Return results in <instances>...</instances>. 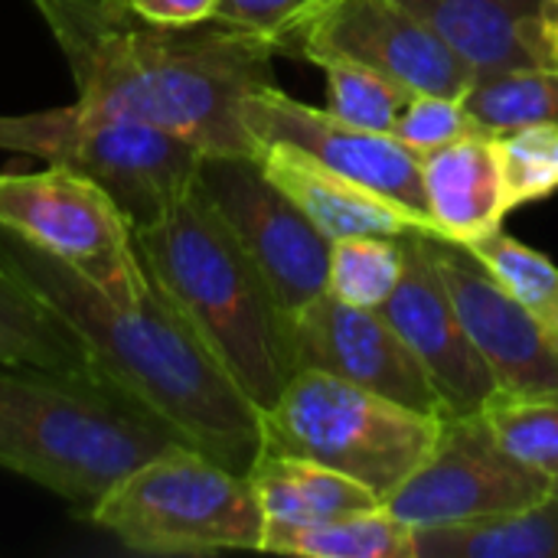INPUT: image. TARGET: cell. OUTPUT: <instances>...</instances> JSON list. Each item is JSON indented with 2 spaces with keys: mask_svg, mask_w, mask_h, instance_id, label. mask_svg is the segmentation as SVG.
<instances>
[{
  "mask_svg": "<svg viewBox=\"0 0 558 558\" xmlns=\"http://www.w3.org/2000/svg\"><path fill=\"white\" fill-rule=\"evenodd\" d=\"M556 3H558V0H556Z\"/></svg>",
  "mask_w": 558,
  "mask_h": 558,
  "instance_id": "34",
  "label": "cell"
},
{
  "mask_svg": "<svg viewBox=\"0 0 558 558\" xmlns=\"http://www.w3.org/2000/svg\"><path fill=\"white\" fill-rule=\"evenodd\" d=\"M0 229L69 265L121 304L150 291L131 219L101 183L72 167L0 173Z\"/></svg>",
  "mask_w": 558,
  "mask_h": 558,
  "instance_id": "8",
  "label": "cell"
},
{
  "mask_svg": "<svg viewBox=\"0 0 558 558\" xmlns=\"http://www.w3.org/2000/svg\"><path fill=\"white\" fill-rule=\"evenodd\" d=\"M265 177L291 196V203L333 242L347 235H409L428 232L438 239L432 219L412 213L409 206L324 167L320 160L288 147L262 144L255 154Z\"/></svg>",
  "mask_w": 558,
  "mask_h": 558,
  "instance_id": "16",
  "label": "cell"
},
{
  "mask_svg": "<svg viewBox=\"0 0 558 558\" xmlns=\"http://www.w3.org/2000/svg\"><path fill=\"white\" fill-rule=\"evenodd\" d=\"M258 553L301 558H412V526L399 523L386 507H379L324 523L265 526Z\"/></svg>",
  "mask_w": 558,
  "mask_h": 558,
  "instance_id": "22",
  "label": "cell"
},
{
  "mask_svg": "<svg viewBox=\"0 0 558 558\" xmlns=\"http://www.w3.org/2000/svg\"><path fill=\"white\" fill-rule=\"evenodd\" d=\"M248 484L265 513V526H304L379 510L383 500L360 481L288 451L265 448Z\"/></svg>",
  "mask_w": 558,
  "mask_h": 558,
  "instance_id": "19",
  "label": "cell"
},
{
  "mask_svg": "<svg viewBox=\"0 0 558 558\" xmlns=\"http://www.w3.org/2000/svg\"><path fill=\"white\" fill-rule=\"evenodd\" d=\"M425 20L474 72L546 65L543 13L549 0H399Z\"/></svg>",
  "mask_w": 558,
  "mask_h": 558,
  "instance_id": "17",
  "label": "cell"
},
{
  "mask_svg": "<svg viewBox=\"0 0 558 558\" xmlns=\"http://www.w3.org/2000/svg\"><path fill=\"white\" fill-rule=\"evenodd\" d=\"M340 52L412 95H464L474 69L399 0H330L291 43L288 56Z\"/></svg>",
  "mask_w": 558,
  "mask_h": 558,
  "instance_id": "12",
  "label": "cell"
},
{
  "mask_svg": "<svg viewBox=\"0 0 558 558\" xmlns=\"http://www.w3.org/2000/svg\"><path fill=\"white\" fill-rule=\"evenodd\" d=\"M412 558H558V494L510 513L412 530Z\"/></svg>",
  "mask_w": 558,
  "mask_h": 558,
  "instance_id": "20",
  "label": "cell"
},
{
  "mask_svg": "<svg viewBox=\"0 0 558 558\" xmlns=\"http://www.w3.org/2000/svg\"><path fill=\"white\" fill-rule=\"evenodd\" d=\"M392 134L409 150H415L422 157V154H432L438 147H448V144L461 141V137L484 134V131L471 118L461 95H428V92H422V95H412L405 101V108L399 111V118L392 124Z\"/></svg>",
  "mask_w": 558,
  "mask_h": 558,
  "instance_id": "29",
  "label": "cell"
},
{
  "mask_svg": "<svg viewBox=\"0 0 558 558\" xmlns=\"http://www.w3.org/2000/svg\"><path fill=\"white\" fill-rule=\"evenodd\" d=\"M144 20L167 26H193L213 16L219 0H128Z\"/></svg>",
  "mask_w": 558,
  "mask_h": 558,
  "instance_id": "31",
  "label": "cell"
},
{
  "mask_svg": "<svg viewBox=\"0 0 558 558\" xmlns=\"http://www.w3.org/2000/svg\"><path fill=\"white\" fill-rule=\"evenodd\" d=\"M88 517L141 556L262 549L265 536V513L248 477L190 445H173L134 468Z\"/></svg>",
  "mask_w": 558,
  "mask_h": 558,
  "instance_id": "5",
  "label": "cell"
},
{
  "mask_svg": "<svg viewBox=\"0 0 558 558\" xmlns=\"http://www.w3.org/2000/svg\"><path fill=\"white\" fill-rule=\"evenodd\" d=\"M262 418L265 448L320 461L379 500L418 471L445 425V415L415 412L320 369H298Z\"/></svg>",
  "mask_w": 558,
  "mask_h": 558,
  "instance_id": "6",
  "label": "cell"
},
{
  "mask_svg": "<svg viewBox=\"0 0 558 558\" xmlns=\"http://www.w3.org/2000/svg\"><path fill=\"white\" fill-rule=\"evenodd\" d=\"M553 490H556V494H558V481H556V487H553Z\"/></svg>",
  "mask_w": 558,
  "mask_h": 558,
  "instance_id": "33",
  "label": "cell"
},
{
  "mask_svg": "<svg viewBox=\"0 0 558 558\" xmlns=\"http://www.w3.org/2000/svg\"><path fill=\"white\" fill-rule=\"evenodd\" d=\"M0 150L72 167L101 183L131 226L157 222L199 177L203 150L183 137L92 105L0 114Z\"/></svg>",
  "mask_w": 558,
  "mask_h": 558,
  "instance_id": "7",
  "label": "cell"
},
{
  "mask_svg": "<svg viewBox=\"0 0 558 558\" xmlns=\"http://www.w3.org/2000/svg\"><path fill=\"white\" fill-rule=\"evenodd\" d=\"M543 56H546V65L558 69V3L549 0L546 13H543Z\"/></svg>",
  "mask_w": 558,
  "mask_h": 558,
  "instance_id": "32",
  "label": "cell"
},
{
  "mask_svg": "<svg viewBox=\"0 0 558 558\" xmlns=\"http://www.w3.org/2000/svg\"><path fill=\"white\" fill-rule=\"evenodd\" d=\"M173 445L183 441L98 369L0 366V468L82 510Z\"/></svg>",
  "mask_w": 558,
  "mask_h": 558,
  "instance_id": "4",
  "label": "cell"
},
{
  "mask_svg": "<svg viewBox=\"0 0 558 558\" xmlns=\"http://www.w3.org/2000/svg\"><path fill=\"white\" fill-rule=\"evenodd\" d=\"M304 62H314L327 75V95H330V111L356 128L369 131H392L399 111L412 98L409 88L399 82L386 78L383 72L347 59L340 52H324L311 49L304 52Z\"/></svg>",
  "mask_w": 558,
  "mask_h": 558,
  "instance_id": "26",
  "label": "cell"
},
{
  "mask_svg": "<svg viewBox=\"0 0 558 558\" xmlns=\"http://www.w3.org/2000/svg\"><path fill=\"white\" fill-rule=\"evenodd\" d=\"M464 105L490 137L530 124H558V69H490L474 72Z\"/></svg>",
  "mask_w": 558,
  "mask_h": 558,
  "instance_id": "23",
  "label": "cell"
},
{
  "mask_svg": "<svg viewBox=\"0 0 558 558\" xmlns=\"http://www.w3.org/2000/svg\"><path fill=\"white\" fill-rule=\"evenodd\" d=\"M405 268L402 235H347L330 242L327 294L343 304L379 311Z\"/></svg>",
  "mask_w": 558,
  "mask_h": 558,
  "instance_id": "25",
  "label": "cell"
},
{
  "mask_svg": "<svg viewBox=\"0 0 558 558\" xmlns=\"http://www.w3.org/2000/svg\"><path fill=\"white\" fill-rule=\"evenodd\" d=\"M196 183L288 317L327 291L330 239L265 177L255 157H203Z\"/></svg>",
  "mask_w": 558,
  "mask_h": 558,
  "instance_id": "9",
  "label": "cell"
},
{
  "mask_svg": "<svg viewBox=\"0 0 558 558\" xmlns=\"http://www.w3.org/2000/svg\"><path fill=\"white\" fill-rule=\"evenodd\" d=\"M0 366L98 369L78 333L0 255Z\"/></svg>",
  "mask_w": 558,
  "mask_h": 558,
  "instance_id": "21",
  "label": "cell"
},
{
  "mask_svg": "<svg viewBox=\"0 0 558 558\" xmlns=\"http://www.w3.org/2000/svg\"><path fill=\"white\" fill-rule=\"evenodd\" d=\"M405 268L379 314L412 347L451 415L481 412L497 392V379L471 343L448 288L428 252V232L402 235Z\"/></svg>",
  "mask_w": 558,
  "mask_h": 558,
  "instance_id": "15",
  "label": "cell"
},
{
  "mask_svg": "<svg viewBox=\"0 0 558 558\" xmlns=\"http://www.w3.org/2000/svg\"><path fill=\"white\" fill-rule=\"evenodd\" d=\"M553 484L513 461L481 412L445 415L441 435L418 471L383 507L405 526H448L539 504Z\"/></svg>",
  "mask_w": 558,
  "mask_h": 558,
  "instance_id": "10",
  "label": "cell"
},
{
  "mask_svg": "<svg viewBox=\"0 0 558 558\" xmlns=\"http://www.w3.org/2000/svg\"><path fill=\"white\" fill-rule=\"evenodd\" d=\"M422 190L438 239L471 245L510 213L490 134H471L422 154Z\"/></svg>",
  "mask_w": 558,
  "mask_h": 558,
  "instance_id": "18",
  "label": "cell"
},
{
  "mask_svg": "<svg viewBox=\"0 0 558 558\" xmlns=\"http://www.w3.org/2000/svg\"><path fill=\"white\" fill-rule=\"evenodd\" d=\"M134 242L163 298L268 412L298 373L291 317L199 183L157 222L137 226Z\"/></svg>",
  "mask_w": 558,
  "mask_h": 558,
  "instance_id": "3",
  "label": "cell"
},
{
  "mask_svg": "<svg viewBox=\"0 0 558 558\" xmlns=\"http://www.w3.org/2000/svg\"><path fill=\"white\" fill-rule=\"evenodd\" d=\"M242 121L262 144H288L324 167L428 216L422 190V157L409 150L392 131H369L337 118L330 108H314L291 98L278 85H262L242 101ZM435 226V222H432Z\"/></svg>",
  "mask_w": 558,
  "mask_h": 558,
  "instance_id": "11",
  "label": "cell"
},
{
  "mask_svg": "<svg viewBox=\"0 0 558 558\" xmlns=\"http://www.w3.org/2000/svg\"><path fill=\"white\" fill-rule=\"evenodd\" d=\"M558 347V265L504 229L468 245Z\"/></svg>",
  "mask_w": 558,
  "mask_h": 558,
  "instance_id": "27",
  "label": "cell"
},
{
  "mask_svg": "<svg viewBox=\"0 0 558 558\" xmlns=\"http://www.w3.org/2000/svg\"><path fill=\"white\" fill-rule=\"evenodd\" d=\"M0 255L78 333L98 373L157 415L183 445L248 477L265 451L262 409L163 298L154 278L141 301L121 304L3 229Z\"/></svg>",
  "mask_w": 558,
  "mask_h": 558,
  "instance_id": "2",
  "label": "cell"
},
{
  "mask_svg": "<svg viewBox=\"0 0 558 558\" xmlns=\"http://www.w3.org/2000/svg\"><path fill=\"white\" fill-rule=\"evenodd\" d=\"M497 445L523 468L558 481V392H507L497 389L481 405Z\"/></svg>",
  "mask_w": 558,
  "mask_h": 558,
  "instance_id": "24",
  "label": "cell"
},
{
  "mask_svg": "<svg viewBox=\"0 0 558 558\" xmlns=\"http://www.w3.org/2000/svg\"><path fill=\"white\" fill-rule=\"evenodd\" d=\"M56 39L82 105L157 124L206 157H255L242 101L275 85V46L203 20L167 26L128 0H29Z\"/></svg>",
  "mask_w": 558,
  "mask_h": 558,
  "instance_id": "1",
  "label": "cell"
},
{
  "mask_svg": "<svg viewBox=\"0 0 558 558\" xmlns=\"http://www.w3.org/2000/svg\"><path fill=\"white\" fill-rule=\"evenodd\" d=\"M490 141L510 213L558 193V124H530Z\"/></svg>",
  "mask_w": 558,
  "mask_h": 558,
  "instance_id": "28",
  "label": "cell"
},
{
  "mask_svg": "<svg viewBox=\"0 0 558 558\" xmlns=\"http://www.w3.org/2000/svg\"><path fill=\"white\" fill-rule=\"evenodd\" d=\"M291 347L298 369L330 373L425 415H451L412 347L379 311L324 291L291 317Z\"/></svg>",
  "mask_w": 558,
  "mask_h": 558,
  "instance_id": "13",
  "label": "cell"
},
{
  "mask_svg": "<svg viewBox=\"0 0 558 558\" xmlns=\"http://www.w3.org/2000/svg\"><path fill=\"white\" fill-rule=\"evenodd\" d=\"M330 0H219L213 16L216 23L245 29L275 46V52L291 49L294 36L327 7Z\"/></svg>",
  "mask_w": 558,
  "mask_h": 558,
  "instance_id": "30",
  "label": "cell"
},
{
  "mask_svg": "<svg viewBox=\"0 0 558 558\" xmlns=\"http://www.w3.org/2000/svg\"><path fill=\"white\" fill-rule=\"evenodd\" d=\"M428 252L471 343L490 366L497 389L558 392V347L533 314L468 245L428 235Z\"/></svg>",
  "mask_w": 558,
  "mask_h": 558,
  "instance_id": "14",
  "label": "cell"
}]
</instances>
